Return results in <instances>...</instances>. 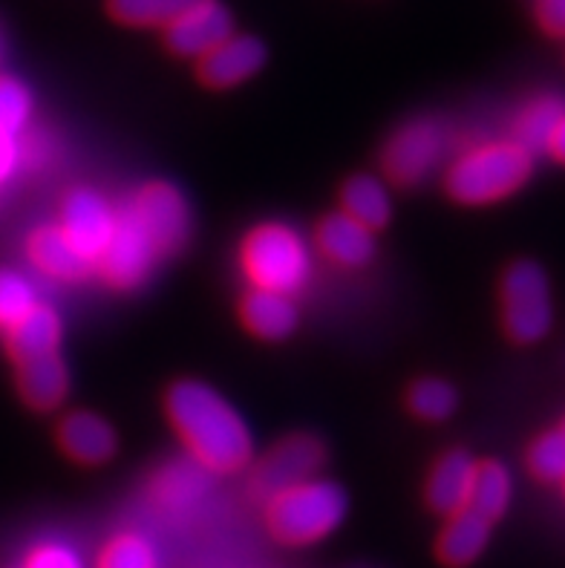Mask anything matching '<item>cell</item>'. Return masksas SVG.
Instances as JSON below:
<instances>
[{"label":"cell","mask_w":565,"mask_h":568,"mask_svg":"<svg viewBox=\"0 0 565 568\" xmlns=\"http://www.w3.org/2000/svg\"><path fill=\"white\" fill-rule=\"evenodd\" d=\"M165 410L188 454L208 474H236L254 459L249 425L214 387L202 382L173 384Z\"/></svg>","instance_id":"6da1fadb"},{"label":"cell","mask_w":565,"mask_h":568,"mask_svg":"<svg viewBox=\"0 0 565 568\" xmlns=\"http://www.w3.org/2000/svg\"><path fill=\"white\" fill-rule=\"evenodd\" d=\"M350 511L344 488L332 479H306L265 503V526L283 546L301 548L326 540Z\"/></svg>","instance_id":"7a4b0ae2"},{"label":"cell","mask_w":565,"mask_h":568,"mask_svg":"<svg viewBox=\"0 0 565 568\" xmlns=\"http://www.w3.org/2000/svg\"><path fill=\"white\" fill-rule=\"evenodd\" d=\"M534 171V153L519 142L480 144L447 168L444 187L462 205H491L516 194Z\"/></svg>","instance_id":"3957f363"},{"label":"cell","mask_w":565,"mask_h":568,"mask_svg":"<svg viewBox=\"0 0 565 568\" xmlns=\"http://www.w3.org/2000/svg\"><path fill=\"white\" fill-rule=\"evenodd\" d=\"M240 266L251 288L297 295L312 277V252L294 229L283 223H265L243 240Z\"/></svg>","instance_id":"277c9868"},{"label":"cell","mask_w":565,"mask_h":568,"mask_svg":"<svg viewBox=\"0 0 565 568\" xmlns=\"http://www.w3.org/2000/svg\"><path fill=\"white\" fill-rule=\"evenodd\" d=\"M554 324L552 286L543 266L519 260L502 277V326L516 344H537Z\"/></svg>","instance_id":"5b68a950"},{"label":"cell","mask_w":565,"mask_h":568,"mask_svg":"<svg viewBox=\"0 0 565 568\" xmlns=\"http://www.w3.org/2000/svg\"><path fill=\"white\" fill-rule=\"evenodd\" d=\"M124 211L151 237L162 260L173 257L188 243L191 214H188V202L180 194V187L168 185V182H151V185L139 187L137 194L130 196Z\"/></svg>","instance_id":"8992f818"},{"label":"cell","mask_w":565,"mask_h":568,"mask_svg":"<svg viewBox=\"0 0 565 568\" xmlns=\"http://www.w3.org/2000/svg\"><path fill=\"white\" fill-rule=\"evenodd\" d=\"M447 130L436 119H415L398 128L381 153V168L395 185H415L436 171L447 151Z\"/></svg>","instance_id":"52a82bcc"},{"label":"cell","mask_w":565,"mask_h":568,"mask_svg":"<svg viewBox=\"0 0 565 568\" xmlns=\"http://www.w3.org/2000/svg\"><path fill=\"white\" fill-rule=\"evenodd\" d=\"M159 260H162V254L157 252L151 237L139 229V223L128 211L119 209L113 237H110L108 248L101 252V257L95 260V272L110 286L130 292V288H139L151 277Z\"/></svg>","instance_id":"ba28073f"},{"label":"cell","mask_w":565,"mask_h":568,"mask_svg":"<svg viewBox=\"0 0 565 568\" xmlns=\"http://www.w3.org/2000/svg\"><path fill=\"white\" fill-rule=\"evenodd\" d=\"M323 445L315 436H289L278 442L251 474V494L260 503H269L280 490L312 479L323 465Z\"/></svg>","instance_id":"9c48e42d"},{"label":"cell","mask_w":565,"mask_h":568,"mask_svg":"<svg viewBox=\"0 0 565 568\" xmlns=\"http://www.w3.org/2000/svg\"><path fill=\"white\" fill-rule=\"evenodd\" d=\"M119 211L93 187H75L61 205V231L87 260H99L115 231Z\"/></svg>","instance_id":"30bf717a"},{"label":"cell","mask_w":565,"mask_h":568,"mask_svg":"<svg viewBox=\"0 0 565 568\" xmlns=\"http://www.w3.org/2000/svg\"><path fill=\"white\" fill-rule=\"evenodd\" d=\"M234 36L231 12L216 0H200L165 27V43L173 55L200 61L216 43Z\"/></svg>","instance_id":"8fae6325"},{"label":"cell","mask_w":565,"mask_h":568,"mask_svg":"<svg viewBox=\"0 0 565 568\" xmlns=\"http://www.w3.org/2000/svg\"><path fill=\"white\" fill-rule=\"evenodd\" d=\"M265 64V47L254 36H229L214 50H208L196 64L200 81L214 90L243 84L251 75H258Z\"/></svg>","instance_id":"7c38bea8"},{"label":"cell","mask_w":565,"mask_h":568,"mask_svg":"<svg viewBox=\"0 0 565 568\" xmlns=\"http://www.w3.org/2000/svg\"><path fill=\"white\" fill-rule=\"evenodd\" d=\"M58 445L79 465H104L113 459L119 439L108 418L90 410H75L61 418L58 425Z\"/></svg>","instance_id":"4fadbf2b"},{"label":"cell","mask_w":565,"mask_h":568,"mask_svg":"<svg viewBox=\"0 0 565 568\" xmlns=\"http://www.w3.org/2000/svg\"><path fill=\"white\" fill-rule=\"evenodd\" d=\"M315 243L323 257L344 268H361L375 257L373 231L361 225L359 220H352L344 211L323 216L321 225H317Z\"/></svg>","instance_id":"5bb4252c"},{"label":"cell","mask_w":565,"mask_h":568,"mask_svg":"<svg viewBox=\"0 0 565 568\" xmlns=\"http://www.w3.org/2000/svg\"><path fill=\"white\" fill-rule=\"evenodd\" d=\"M27 254L38 272L47 274V277H56V281H84L87 274L95 272L93 260H87L70 243L61 225H41V229L32 231V237L27 243Z\"/></svg>","instance_id":"9a60e30c"},{"label":"cell","mask_w":565,"mask_h":568,"mask_svg":"<svg viewBox=\"0 0 565 568\" xmlns=\"http://www.w3.org/2000/svg\"><path fill=\"white\" fill-rule=\"evenodd\" d=\"M491 531H494V523L471 508L451 514L436 540V560L447 568L473 566L491 542Z\"/></svg>","instance_id":"2e32d148"},{"label":"cell","mask_w":565,"mask_h":568,"mask_svg":"<svg viewBox=\"0 0 565 568\" xmlns=\"http://www.w3.org/2000/svg\"><path fill=\"white\" fill-rule=\"evenodd\" d=\"M473 474H476V462L471 459V454H465V450L444 454L433 465L427 485H424V499H427L430 508L436 514H444V517L467 508Z\"/></svg>","instance_id":"e0dca14e"},{"label":"cell","mask_w":565,"mask_h":568,"mask_svg":"<svg viewBox=\"0 0 565 568\" xmlns=\"http://www.w3.org/2000/svg\"><path fill=\"white\" fill-rule=\"evenodd\" d=\"M67 389H70V373L58 353L18 364V393L32 410H56L67 398Z\"/></svg>","instance_id":"ac0fdd59"},{"label":"cell","mask_w":565,"mask_h":568,"mask_svg":"<svg viewBox=\"0 0 565 568\" xmlns=\"http://www.w3.org/2000/svg\"><path fill=\"white\" fill-rule=\"evenodd\" d=\"M61 338H64V324L58 312L47 303H36L18 324L7 329V349L21 364V361L58 353Z\"/></svg>","instance_id":"d6986e66"},{"label":"cell","mask_w":565,"mask_h":568,"mask_svg":"<svg viewBox=\"0 0 565 568\" xmlns=\"http://www.w3.org/2000/svg\"><path fill=\"white\" fill-rule=\"evenodd\" d=\"M240 317L245 329L263 341H283L297 329V306L292 295L265 292V288H251L240 303Z\"/></svg>","instance_id":"ffe728a7"},{"label":"cell","mask_w":565,"mask_h":568,"mask_svg":"<svg viewBox=\"0 0 565 568\" xmlns=\"http://www.w3.org/2000/svg\"><path fill=\"white\" fill-rule=\"evenodd\" d=\"M341 205H344L341 209L344 214L359 220L370 231L384 229L390 223V216H393L390 191H386V185L379 176H370V173H359V176H352L346 182L344 191H341Z\"/></svg>","instance_id":"44dd1931"},{"label":"cell","mask_w":565,"mask_h":568,"mask_svg":"<svg viewBox=\"0 0 565 568\" xmlns=\"http://www.w3.org/2000/svg\"><path fill=\"white\" fill-rule=\"evenodd\" d=\"M511 490H514L511 488V474L502 462H476V474H473L467 508L482 514V517L491 519V523H496L502 514L508 511Z\"/></svg>","instance_id":"7402d4cb"},{"label":"cell","mask_w":565,"mask_h":568,"mask_svg":"<svg viewBox=\"0 0 565 568\" xmlns=\"http://www.w3.org/2000/svg\"><path fill=\"white\" fill-rule=\"evenodd\" d=\"M200 0H108V12L124 27H162L176 21Z\"/></svg>","instance_id":"603a6c76"},{"label":"cell","mask_w":565,"mask_h":568,"mask_svg":"<svg viewBox=\"0 0 565 568\" xmlns=\"http://www.w3.org/2000/svg\"><path fill=\"white\" fill-rule=\"evenodd\" d=\"M565 113V104L559 99H537L531 108H525V113L519 115L516 122V139L525 148V151H545V142L552 136L554 124L559 122V115Z\"/></svg>","instance_id":"cb8c5ba5"},{"label":"cell","mask_w":565,"mask_h":568,"mask_svg":"<svg viewBox=\"0 0 565 568\" xmlns=\"http://www.w3.org/2000/svg\"><path fill=\"white\" fill-rule=\"evenodd\" d=\"M407 404L410 410L424 422H444L456 413L458 396L453 384L442 382V378H422L410 387Z\"/></svg>","instance_id":"d4e9b609"},{"label":"cell","mask_w":565,"mask_h":568,"mask_svg":"<svg viewBox=\"0 0 565 568\" xmlns=\"http://www.w3.org/2000/svg\"><path fill=\"white\" fill-rule=\"evenodd\" d=\"M36 303L41 301L29 277L12 268H0V332L18 324Z\"/></svg>","instance_id":"484cf974"},{"label":"cell","mask_w":565,"mask_h":568,"mask_svg":"<svg viewBox=\"0 0 565 568\" xmlns=\"http://www.w3.org/2000/svg\"><path fill=\"white\" fill-rule=\"evenodd\" d=\"M157 548L142 534H115L108 546L101 548L99 568H157Z\"/></svg>","instance_id":"4316f807"},{"label":"cell","mask_w":565,"mask_h":568,"mask_svg":"<svg viewBox=\"0 0 565 568\" xmlns=\"http://www.w3.org/2000/svg\"><path fill=\"white\" fill-rule=\"evenodd\" d=\"M202 465H196L193 462L191 468L188 465H173V468H168L165 474H159L157 485H153V490H157V497L162 505H188L191 499H196L202 494V488H205V474H202Z\"/></svg>","instance_id":"83f0119b"},{"label":"cell","mask_w":565,"mask_h":568,"mask_svg":"<svg viewBox=\"0 0 565 568\" xmlns=\"http://www.w3.org/2000/svg\"><path fill=\"white\" fill-rule=\"evenodd\" d=\"M528 470L539 483H565V433H543L528 447Z\"/></svg>","instance_id":"f1b7e54d"},{"label":"cell","mask_w":565,"mask_h":568,"mask_svg":"<svg viewBox=\"0 0 565 568\" xmlns=\"http://www.w3.org/2000/svg\"><path fill=\"white\" fill-rule=\"evenodd\" d=\"M32 113V95L27 84H21L12 75H0V130L7 133H21Z\"/></svg>","instance_id":"f546056e"},{"label":"cell","mask_w":565,"mask_h":568,"mask_svg":"<svg viewBox=\"0 0 565 568\" xmlns=\"http://www.w3.org/2000/svg\"><path fill=\"white\" fill-rule=\"evenodd\" d=\"M23 568H84V560L75 548H70L67 542H41L27 555Z\"/></svg>","instance_id":"4dcf8cb0"},{"label":"cell","mask_w":565,"mask_h":568,"mask_svg":"<svg viewBox=\"0 0 565 568\" xmlns=\"http://www.w3.org/2000/svg\"><path fill=\"white\" fill-rule=\"evenodd\" d=\"M537 23L545 36L565 38V0H537Z\"/></svg>","instance_id":"1f68e13d"},{"label":"cell","mask_w":565,"mask_h":568,"mask_svg":"<svg viewBox=\"0 0 565 568\" xmlns=\"http://www.w3.org/2000/svg\"><path fill=\"white\" fill-rule=\"evenodd\" d=\"M21 162V142L14 133H7V130H0V185L9 182V176L14 173Z\"/></svg>","instance_id":"d6a6232c"},{"label":"cell","mask_w":565,"mask_h":568,"mask_svg":"<svg viewBox=\"0 0 565 568\" xmlns=\"http://www.w3.org/2000/svg\"><path fill=\"white\" fill-rule=\"evenodd\" d=\"M545 153H552V159H557V162L565 165V113L559 115V122L554 124L552 136L545 142Z\"/></svg>","instance_id":"836d02e7"},{"label":"cell","mask_w":565,"mask_h":568,"mask_svg":"<svg viewBox=\"0 0 565 568\" xmlns=\"http://www.w3.org/2000/svg\"><path fill=\"white\" fill-rule=\"evenodd\" d=\"M3 52H7V47H3V32H0V64H3Z\"/></svg>","instance_id":"e575fe53"},{"label":"cell","mask_w":565,"mask_h":568,"mask_svg":"<svg viewBox=\"0 0 565 568\" xmlns=\"http://www.w3.org/2000/svg\"><path fill=\"white\" fill-rule=\"evenodd\" d=\"M563 433H565V425H563Z\"/></svg>","instance_id":"d590c367"},{"label":"cell","mask_w":565,"mask_h":568,"mask_svg":"<svg viewBox=\"0 0 565 568\" xmlns=\"http://www.w3.org/2000/svg\"><path fill=\"white\" fill-rule=\"evenodd\" d=\"M563 485H565V483H563Z\"/></svg>","instance_id":"8d00e7d4"}]
</instances>
